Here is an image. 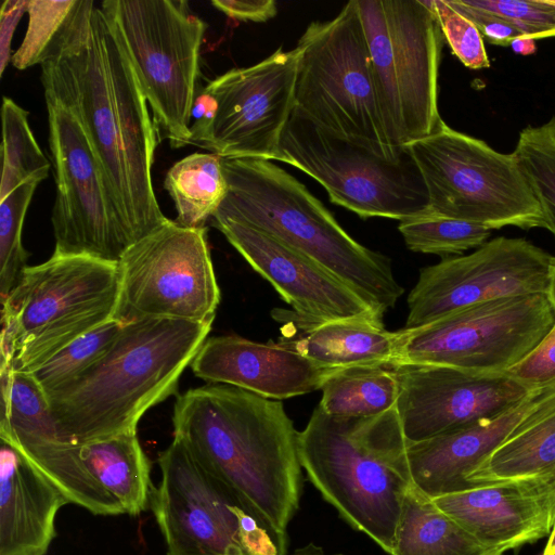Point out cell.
I'll return each mask as SVG.
<instances>
[{
  "mask_svg": "<svg viewBox=\"0 0 555 555\" xmlns=\"http://www.w3.org/2000/svg\"><path fill=\"white\" fill-rule=\"evenodd\" d=\"M40 66L44 93L69 107L83 126L134 244L169 220L152 184L158 127L100 3L79 0Z\"/></svg>",
  "mask_w": 555,
  "mask_h": 555,
  "instance_id": "1",
  "label": "cell"
},
{
  "mask_svg": "<svg viewBox=\"0 0 555 555\" xmlns=\"http://www.w3.org/2000/svg\"><path fill=\"white\" fill-rule=\"evenodd\" d=\"M173 436L287 554L288 525L302 493L298 436L280 401L207 384L180 395Z\"/></svg>",
  "mask_w": 555,
  "mask_h": 555,
  "instance_id": "2",
  "label": "cell"
},
{
  "mask_svg": "<svg viewBox=\"0 0 555 555\" xmlns=\"http://www.w3.org/2000/svg\"><path fill=\"white\" fill-rule=\"evenodd\" d=\"M211 325L175 319L122 324L90 367L47 395L59 442L78 444L137 431L147 410L176 393Z\"/></svg>",
  "mask_w": 555,
  "mask_h": 555,
  "instance_id": "3",
  "label": "cell"
},
{
  "mask_svg": "<svg viewBox=\"0 0 555 555\" xmlns=\"http://www.w3.org/2000/svg\"><path fill=\"white\" fill-rule=\"evenodd\" d=\"M228 193L212 219H230L310 258L384 315L404 288L391 259L354 241L326 207L270 160L222 158Z\"/></svg>",
  "mask_w": 555,
  "mask_h": 555,
  "instance_id": "4",
  "label": "cell"
},
{
  "mask_svg": "<svg viewBox=\"0 0 555 555\" xmlns=\"http://www.w3.org/2000/svg\"><path fill=\"white\" fill-rule=\"evenodd\" d=\"M396 408L367 417H334L318 405L299 431L302 469L354 530L389 555L402 503L413 485Z\"/></svg>",
  "mask_w": 555,
  "mask_h": 555,
  "instance_id": "5",
  "label": "cell"
},
{
  "mask_svg": "<svg viewBox=\"0 0 555 555\" xmlns=\"http://www.w3.org/2000/svg\"><path fill=\"white\" fill-rule=\"evenodd\" d=\"M118 262L55 254L26 267L0 301V369L33 373L62 349L114 320Z\"/></svg>",
  "mask_w": 555,
  "mask_h": 555,
  "instance_id": "6",
  "label": "cell"
},
{
  "mask_svg": "<svg viewBox=\"0 0 555 555\" xmlns=\"http://www.w3.org/2000/svg\"><path fill=\"white\" fill-rule=\"evenodd\" d=\"M296 49L295 106L383 158L402 157L406 150L395 149L385 129L358 0L331 21L309 24Z\"/></svg>",
  "mask_w": 555,
  "mask_h": 555,
  "instance_id": "7",
  "label": "cell"
},
{
  "mask_svg": "<svg viewBox=\"0 0 555 555\" xmlns=\"http://www.w3.org/2000/svg\"><path fill=\"white\" fill-rule=\"evenodd\" d=\"M387 137L397 150L435 132L443 35L427 1L358 0Z\"/></svg>",
  "mask_w": 555,
  "mask_h": 555,
  "instance_id": "8",
  "label": "cell"
},
{
  "mask_svg": "<svg viewBox=\"0 0 555 555\" xmlns=\"http://www.w3.org/2000/svg\"><path fill=\"white\" fill-rule=\"evenodd\" d=\"M404 147L422 175L428 211L490 230L546 229L542 208L513 152L500 153L444 121Z\"/></svg>",
  "mask_w": 555,
  "mask_h": 555,
  "instance_id": "9",
  "label": "cell"
},
{
  "mask_svg": "<svg viewBox=\"0 0 555 555\" xmlns=\"http://www.w3.org/2000/svg\"><path fill=\"white\" fill-rule=\"evenodd\" d=\"M153 118L171 147L190 144V117L208 25L185 0H104Z\"/></svg>",
  "mask_w": 555,
  "mask_h": 555,
  "instance_id": "10",
  "label": "cell"
},
{
  "mask_svg": "<svg viewBox=\"0 0 555 555\" xmlns=\"http://www.w3.org/2000/svg\"><path fill=\"white\" fill-rule=\"evenodd\" d=\"M280 152L281 162L317 180L332 203L363 219L402 221L428 209L422 175L408 151L396 160L383 158L321 127L296 106Z\"/></svg>",
  "mask_w": 555,
  "mask_h": 555,
  "instance_id": "11",
  "label": "cell"
},
{
  "mask_svg": "<svg viewBox=\"0 0 555 555\" xmlns=\"http://www.w3.org/2000/svg\"><path fill=\"white\" fill-rule=\"evenodd\" d=\"M555 323L546 293L476 304L415 328L397 331L391 367L442 365L477 373H506Z\"/></svg>",
  "mask_w": 555,
  "mask_h": 555,
  "instance_id": "12",
  "label": "cell"
},
{
  "mask_svg": "<svg viewBox=\"0 0 555 555\" xmlns=\"http://www.w3.org/2000/svg\"><path fill=\"white\" fill-rule=\"evenodd\" d=\"M150 508L167 555H280L268 532L173 436Z\"/></svg>",
  "mask_w": 555,
  "mask_h": 555,
  "instance_id": "13",
  "label": "cell"
},
{
  "mask_svg": "<svg viewBox=\"0 0 555 555\" xmlns=\"http://www.w3.org/2000/svg\"><path fill=\"white\" fill-rule=\"evenodd\" d=\"M120 284L114 320L214 322L221 294L207 228L168 220L129 246L118 261Z\"/></svg>",
  "mask_w": 555,
  "mask_h": 555,
  "instance_id": "14",
  "label": "cell"
},
{
  "mask_svg": "<svg viewBox=\"0 0 555 555\" xmlns=\"http://www.w3.org/2000/svg\"><path fill=\"white\" fill-rule=\"evenodd\" d=\"M44 99L56 185L54 253L118 262L133 242L102 164L77 115L53 95Z\"/></svg>",
  "mask_w": 555,
  "mask_h": 555,
  "instance_id": "15",
  "label": "cell"
},
{
  "mask_svg": "<svg viewBox=\"0 0 555 555\" xmlns=\"http://www.w3.org/2000/svg\"><path fill=\"white\" fill-rule=\"evenodd\" d=\"M555 257L525 238L499 236L475 251L423 268L408 296L404 328L483 301L546 293Z\"/></svg>",
  "mask_w": 555,
  "mask_h": 555,
  "instance_id": "16",
  "label": "cell"
},
{
  "mask_svg": "<svg viewBox=\"0 0 555 555\" xmlns=\"http://www.w3.org/2000/svg\"><path fill=\"white\" fill-rule=\"evenodd\" d=\"M10 441L59 487L69 503L93 515L138 516L150 508L152 464L137 431L78 444Z\"/></svg>",
  "mask_w": 555,
  "mask_h": 555,
  "instance_id": "17",
  "label": "cell"
},
{
  "mask_svg": "<svg viewBox=\"0 0 555 555\" xmlns=\"http://www.w3.org/2000/svg\"><path fill=\"white\" fill-rule=\"evenodd\" d=\"M299 53L279 48L259 63L232 68L205 87L218 102L206 150L222 158L279 160L295 106Z\"/></svg>",
  "mask_w": 555,
  "mask_h": 555,
  "instance_id": "18",
  "label": "cell"
},
{
  "mask_svg": "<svg viewBox=\"0 0 555 555\" xmlns=\"http://www.w3.org/2000/svg\"><path fill=\"white\" fill-rule=\"evenodd\" d=\"M393 369L400 386L397 410L409 442L498 416L534 389L506 373H477L442 365Z\"/></svg>",
  "mask_w": 555,
  "mask_h": 555,
  "instance_id": "19",
  "label": "cell"
},
{
  "mask_svg": "<svg viewBox=\"0 0 555 555\" xmlns=\"http://www.w3.org/2000/svg\"><path fill=\"white\" fill-rule=\"evenodd\" d=\"M211 222L296 314L315 321L383 320L340 280L275 237L230 219Z\"/></svg>",
  "mask_w": 555,
  "mask_h": 555,
  "instance_id": "20",
  "label": "cell"
},
{
  "mask_svg": "<svg viewBox=\"0 0 555 555\" xmlns=\"http://www.w3.org/2000/svg\"><path fill=\"white\" fill-rule=\"evenodd\" d=\"M431 500L490 551L534 543L555 528V474L475 486Z\"/></svg>",
  "mask_w": 555,
  "mask_h": 555,
  "instance_id": "21",
  "label": "cell"
},
{
  "mask_svg": "<svg viewBox=\"0 0 555 555\" xmlns=\"http://www.w3.org/2000/svg\"><path fill=\"white\" fill-rule=\"evenodd\" d=\"M208 384L234 386L267 399H287L321 389L335 370H326L279 343L236 335L207 338L191 362Z\"/></svg>",
  "mask_w": 555,
  "mask_h": 555,
  "instance_id": "22",
  "label": "cell"
},
{
  "mask_svg": "<svg viewBox=\"0 0 555 555\" xmlns=\"http://www.w3.org/2000/svg\"><path fill=\"white\" fill-rule=\"evenodd\" d=\"M555 384L534 388L522 401L473 426L409 442L413 485L430 499L469 489L467 477L544 399Z\"/></svg>",
  "mask_w": 555,
  "mask_h": 555,
  "instance_id": "23",
  "label": "cell"
},
{
  "mask_svg": "<svg viewBox=\"0 0 555 555\" xmlns=\"http://www.w3.org/2000/svg\"><path fill=\"white\" fill-rule=\"evenodd\" d=\"M68 503L15 443L0 438V555H46Z\"/></svg>",
  "mask_w": 555,
  "mask_h": 555,
  "instance_id": "24",
  "label": "cell"
},
{
  "mask_svg": "<svg viewBox=\"0 0 555 555\" xmlns=\"http://www.w3.org/2000/svg\"><path fill=\"white\" fill-rule=\"evenodd\" d=\"M285 312L287 315L280 312L282 317L279 320L291 321L300 334L282 338L280 343L320 367L339 370L359 365H392L397 332L386 330L383 320L315 321L294 311Z\"/></svg>",
  "mask_w": 555,
  "mask_h": 555,
  "instance_id": "25",
  "label": "cell"
},
{
  "mask_svg": "<svg viewBox=\"0 0 555 555\" xmlns=\"http://www.w3.org/2000/svg\"><path fill=\"white\" fill-rule=\"evenodd\" d=\"M555 474V385L537 408L467 477L472 486Z\"/></svg>",
  "mask_w": 555,
  "mask_h": 555,
  "instance_id": "26",
  "label": "cell"
},
{
  "mask_svg": "<svg viewBox=\"0 0 555 555\" xmlns=\"http://www.w3.org/2000/svg\"><path fill=\"white\" fill-rule=\"evenodd\" d=\"M489 551L414 485L408 489L390 555H482Z\"/></svg>",
  "mask_w": 555,
  "mask_h": 555,
  "instance_id": "27",
  "label": "cell"
},
{
  "mask_svg": "<svg viewBox=\"0 0 555 555\" xmlns=\"http://www.w3.org/2000/svg\"><path fill=\"white\" fill-rule=\"evenodd\" d=\"M222 157L193 153L175 163L166 173L164 188L173 201L176 222L184 228H206L228 193Z\"/></svg>",
  "mask_w": 555,
  "mask_h": 555,
  "instance_id": "28",
  "label": "cell"
},
{
  "mask_svg": "<svg viewBox=\"0 0 555 555\" xmlns=\"http://www.w3.org/2000/svg\"><path fill=\"white\" fill-rule=\"evenodd\" d=\"M319 406L334 417L375 416L397 406L399 379L387 365H359L333 371L324 380Z\"/></svg>",
  "mask_w": 555,
  "mask_h": 555,
  "instance_id": "29",
  "label": "cell"
},
{
  "mask_svg": "<svg viewBox=\"0 0 555 555\" xmlns=\"http://www.w3.org/2000/svg\"><path fill=\"white\" fill-rule=\"evenodd\" d=\"M0 438L59 442L48 397L30 373L0 369Z\"/></svg>",
  "mask_w": 555,
  "mask_h": 555,
  "instance_id": "30",
  "label": "cell"
},
{
  "mask_svg": "<svg viewBox=\"0 0 555 555\" xmlns=\"http://www.w3.org/2000/svg\"><path fill=\"white\" fill-rule=\"evenodd\" d=\"M2 173L0 199L31 178L46 179L51 167L28 124V112L12 99L2 100Z\"/></svg>",
  "mask_w": 555,
  "mask_h": 555,
  "instance_id": "31",
  "label": "cell"
},
{
  "mask_svg": "<svg viewBox=\"0 0 555 555\" xmlns=\"http://www.w3.org/2000/svg\"><path fill=\"white\" fill-rule=\"evenodd\" d=\"M406 247L415 253L460 255L486 243L491 230L477 223L425 211L400 221Z\"/></svg>",
  "mask_w": 555,
  "mask_h": 555,
  "instance_id": "32",
  "label": "cell"
},
{
  "mask_svg": "<svg viewBox=\"0 0 555 555\" xmlns=\"http://www.w3.org/2000/svg\"><path fill=\"white\" fill-rule=\"evenodd\" d=\"M555 237V116L520 130L513 151Z\"/></svg>",
  "mask_w": 555,
  "mask_h": 555,
  "instance_id": "33",
  "label": "cell"
},
{
  "mask_svg": "<svg viewBox=\"0 0 555 555\" xmlns=\"http://www.w3.org/2000/svg\"><path fill=\"white\" fill-rule=\"evenodd\" d=\"M43 180L31 178L0 199V301L27 267L29 254L22 244V230L35 191Z\"/></svg>",
  "mask_w": 555,
  "mask_h": 555,
  "instance_id": "34",
  "label": "cell"
},
{
  "mask_svg": "<svg viewBox=\"0 0 555 555\" xmlns=\"http://www.w3.org/2000/svg\"><path fill=\"white\" fill-rule=\"evenodd\" d=\"M121 327L122 323L111 320L70 343L30 374L46 395L62 388L106 351Z\"/></svg>",
  "mask_w": 555,
  "mask_h": 555,
  "instance_id": "35",
  "label": "cell"
},
{
  "mask_svg": "<svg viewBox=\"0 0 555 555\" xmlns=\"http://www.w3.org/2000/svg\"><path fill=\"white\" fill-rule=\"evenodd\" d=\"M79 0H28V27L20 48L11 56L20 70L41 65L61 37Z\"/></svg>",
  "mask_w": 555,
  "mask_h": 555,
  "instance_id": "36",
  "label": "cell"
},
{
  "mask_svg": "<svg viewBox=\"0 0 555 555\" xmlns=\"http://www.w3.org/2000/svg\"><path fill=\"white\" fill-rule=\"evenodd\" d=\"M488 14L498 16L522 36L541 39L555 37V0H466Z\"/></svg>",
  "mask_w": 555,
  "mask_h": 555,
  "instance_id": "37",
  "label": "cell"
},
{
  "mask_svg": "<svg viewBox=\"0 0 555 555\" xmlns=\"http://www.w3.org/2000/svg\"><path fill=\"white\" fill-rule=\"evenodd\" d=\"M452 53L468 68L490 67L483 38L476 25L447 0H427Z\"/></svg>",
  "mask_w": 555,
  "mask_h": 555,
  "instance_id": "38",
  "label": "cell"
},
{
  "mask_svg": "<svg viewBox=\"0 0 555 555\" xmlns=\"http://www.w3.org/2000/svg\"><path fill=\"white\" fill-rule=\"evenodd\" d=\"M506 374L532 389L555 384V323L532 351Z\"/></svg>",
  "mask_w": 555,
  "mask_h": 555,
  "instance_id": "39",
  "label": "cell"
},
{
  "mask_svg": "<svg viewBox=\"0 0 555 555\" xmlns=\"http://www.w3.org/2000/svg\"><path fill=\"white\" fill-rule=\"evenodd\" d=\"M451 7L470 20L490 44L507 47L522 34L506 21L470 7L466 0H447Z\"/></svg>",
  "mask_w": 555,
  "mask_h": 555,
  "instance_id": "40",
  "label": "cell"
},
{
  "mask_svg": "<svg viewBox=\"0 0 555 555\" xmlns=\"http://www.w3.org/2000/svg\"><path fill=\"white\" fill-rule=\"evenodd\" d=\"M218 113L216 98L205 89L198 90L191 108L190 144L206 149L210 142Z\"/></svg>",
  "mask_w": 555,
  "mask_h": 555,
  "instance_id": "41",
  "label": "cell"
},
{
  "mask_svg": "<svg viewBox=\"0 0 555 555\" xmlns=\"http://www.w3.org/2000/svg\"><path fill=\"white\" fill-rule=\"evenodd\" d=\"M211 4L237 21L267 22L278 13L273 0H212Z\"/></svg>",
  "mask_w": 555,
  "mask_h": 555,
  "instance_id": "42",
  "label": "cell"
},
{
  "mask_svg": "<svg viewBox=\"0 0 555 555\" xmlns=\"http://www.w3.org/2000/svg\"><path fill=\"white\" fill-rule=\"evenodd\" d=\"M28 0H4L0 9V74L10 62V46L21 17L27 12Z\"/></svg>",
  "mask_w": 555,
  "mask_h": 555,
  "instance_id": "43",
  "label": "cell"
},
{
  "mask_svg": "<svg viewBox=\"0 0 555 555\" xmlns=\"http://www.w3.org/2000/svg\"><path fill=\"white\" fill-rule=\"evenodd\" d=\"M509 47L516 54L520 55H530L537 51L535 39L526 36L515 38Z\"/></svg>",
  "mask_w": 555,
  "mask_h": 555,
  "instance_id": "44",
  "label": "cell"
},
{
  "mask_svg": "<svg viewBox=\"0 0 555 555\" xmlns=\"http://www.w3.org/2000/svg\"><path fill=\"white\" fill-rule=\"evenodd\" d=\"M546 294L555 311V263L552 269L550 284Z\"/></svg>",
  "mask_w": 555,
  "mask_h": 555,
  "instance_id": "45",
  "label": "cell"
},
{
  "mask_svg": "<svg viewBox=\"0 0 555 555\" xmlns=\"http://www.w3.org/2000/svg\"><path fill=\"white\" fill-rule=\"evenodd\" d=\"M294 555H326L323 553V551L320 547L317 546H306L305 548L296 551ZM341 555V554H336Z\"/></svg>",
  "mask_w": 555,
  "mask_h": 555,
  "instance_id": "46",
  "label": "cell"
},
{
  "mask_svg": "<svg viewBox=\"0 0 555 555\" xmlns=\"http://www.w3.org/2000/svg\"><path fill=\"white\" fill-rule=\"evenodd\" d=\"M544 550H547V551L555 550V528L553 529L552 533L550 534Z\"/></svg>",
  "mask_w": 555,
  "mask_h": 555,
  "instance_id": "47",
  "label": "cell"
},
{
  "mask_svg": "<svg viewBox=\"0 0 555 555\" xmlns=\"http://www.w3.org/2000/svg\"><path fill=\"white\" fill-rule=\"evenodd\" d=\"M504 553L505 552L493 550V551H489V552H487V553H485L482 555H504Z\"/></svg>",
  "mask_w": 555,
  "mask_h": 555,
  "instance_id": "48",
  "label": "cell"
},
{
  "mask_svg": "<svg viewBox=\"0 0 555 555\" xmlns=\"http://www.w3.org/2000/svg\"><path fill=\"white\" fill-rule=\"evenodd\" d=\"M541 555H555V550H551V551L543 550Z\"/></svg>",
  "mask_w": 555,
  "mask_h": 555,
  "instance_id": "49",
  "label": "cell"
}]
</instances>
